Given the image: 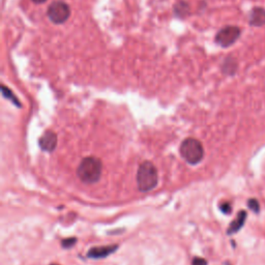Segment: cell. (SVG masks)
I'll return each instance as SVG.
<instances>
[{
    "label": "cell",
    "instance_id": "cell-1",
    "mask_svg": "<svg viewBox=\"0 0 265 265\" xmlns=\"http://www.w3.org/2000/svg\"><path fill=\"white\" fill-rule=\"evenodd\" d=\"M159 174L157 167L149 161L140 164L137 171V185L139 191L146 193L153 191L158 185Z\"/></svg>",
    "mask_w": 265,
    "mask_h": 265
},
{
    "label": "cell",
    "instance_id": "cell-2",
    "mask_svg": "<svg viewBox=\"0 0 265 265\" xmlns=\"http://www.w3.org/2000/svg\"><path fill=\"white\" fill-rule=\"evenodd\" d=\"M103 164L102 161L95 157L84 158L77 168V176L79 179L87 184L95 183L102 176Z\"/></svg>",
    "mask_w": 265,
    "mask_h": 265
},
{
    "label": "cell",
    "instance_id": "cell-7",
    "mask_svg": "<svg viewBox=\"0 0 265 265\" xmlns=\"http://www.w3.org/2000/svg\"><path fill=\"white\" fill-rule=\"evenodd\" d=\"M117 249H118V245L93 247L88 251L87 257L91 258V259H102V258H105V257L113 254Z\"/></svg>",
    "mask_w": 265,
    "mask_h": 265
},
{
    "label": "cell",
    "instance_id": "cell-3",
    "mask_svg": "<svg viewBox=\"0 0 265 265\" xmlns=\"http://www.w3.org/2000/svg\"><path fill=\"white\" fill-rule=\"evenodd\" d=\"M180 155L182 159L191 165L199 164L204 158V148L202 143L195 138H186L180 145Z\"/></svg>",
    "mask_w": 265,
    "mask_h": 265
},
{
    "label": "cell",
    "instance_id": "cell-5",
    "mask_svg": "<svg viewBox=\"0 0 265 265\" xmlns=\"http://www.w3.org/2000/svg\"><path fill=\"white\" fill-rule=\"evenodd\" d=\"M240 36V29L237 26H226L215 35V43L223 48L232 46Z\"/></svg>",
    "mask_w": 265,
    "mask_h": 265
},
{
    "label": "cell",
    "instance_id": "cell-12",
    "mask_svg": "<svg viewBox=\"0 0 265 265\" xmlns=\"http://www.w3.org/2000/svg\"><path fill=\"white\" fill-rule=\"evenodd\" d=\"M248 205H249V207H250L253 211H255V212H258V211L260 210L259 203H258V201H257L256 199H250L249 202H248Z\"/></svg>",
    "mask_w": 265,
    "mask_h": 265
},
{
    "label": "cell",
    "instance_id": "cell-4",
    "mask_svg": "<svg viewBox=\"0 0 265 265\" xmlns=\"http://www.w3.org/2000/svg\"><path fill=\"white\" fill-rule=\"evenodd\" d=\"M47 15L52 23L60 25L68 20L70 9L69 6L63 2H54L49 6Z\"/></svg>",
    "mask_w": 265,
    "mask_h": 265
},
{
    "label": "cell",
    "instance_id": "cell-15",
    "mask_svg": "<svg viewBox=\"0 0 265 265\" xmlns=\"http://www.w3.org/2000/svg\"><path fill=\"white\" fill-rule=\"evenodd\" d=\"M31 2L36 5H42V4H45L47 0H31Z\"/></svg>",
    "mask_w": 265,
    "mask_h": 265
},
{
    "label": "cell",
    "instance_id": "cell-11",
    "mask_svg": "<svg viewBox=\"0 0 265 265\" xmlns=\"http://www.w3.org/2000/svg\"><path fill=\"white\" fill-rule=\"evenodd\" d=\"M77 243V238L76 237H69V238H65L61 242V246L63 249H69L71 247H74Z\"/></svg>",
    "mask_w": 265,
    "mask_h": 265
},
{
    "label": "cell",
    "instance_id": "cell-6",
    "mask_svg": "<svg viewBox=\"0 0 265 265\" xmlns=\"http://www.w3.org/2000/svg\"><path fill=\"white\" fill-rule=\"evenodd\" d=\"M39 145L42 150L47 153H52L57 145V135L53 131H46L39 140Z\"/></svg>",
    "mask_w": 265,
    "mask_h": 265
},
{
    "label": "cell",
    "instance_id": "cell-16",
    "mask_svg": "<svg viewBox=\"0 0 265 265\" xmlns=\"http://www.w3.org/2000/svg\"><path fill=\"white\" fill-rule=\"evenodd\" d=\"M51 265H59V264H55V263H53V264H51Z\"/></svg>",
    "mask_w": 265,
    "mask_h": 265
},
{
    "label": "cell",
    "instance_id": "cell-14",
    "mask_svg": "<svg viewBox=\"0 0 265 265\" xmlns=\"http://www.w3.org/2000/svg\"><path fill=\"white\" fill-rule=\"evenodd\" d=\"M192 265H207V261L201 257H195L192 260Z\"/></svg>",
    "mask_w": 265,
    "mask_h": 265
},
{
    "label": "cell",
    "instance_id": "cell-13",
    "mask_svg": "<svg viewBox=\"0 0 265 265\" xmlns=\"http://www.w3.org/2000/svg\"><path fill=\"white\" fill-rule=\"evenodd\" d=\"M220 208H221V210H222L224 213H230L231 210H232V207H231L230 203H228V202L222 203V204L220 205Z\"/></svg>",
    "mask_w": 265,
    "mask_h": 265
},
{
    "label": "cell",
    "instance_id": "cell-8",
    "mask_svg": "<svg viewBox=\"0 0 265 265\" xmlns=\"http://www.w3.org/2000/svg\"><path fill=\"white\" fill-rule=\"evenodd\" d=\"M246 219H247V212L245 210H240L238 212L236 219L230 224L227 233H228V234H234L237 231H239L242 229V227L244 226L245 222H246Z\"/></svg>",
    "mask_w": 265,
    "mask_h": 265
},
{
    "label": "cell",
    "instance_id": "cell-9",
    "mask_svg": "<svg viewBox=\"0 0 265 265\" xmlns=\"http://www.w3.org/2000/svg\"><path fill=\"white\" fill-rule=\"evenodd\" d=\"M250 24L253 26H263L265 24V10L262 8H255L251 13Z\"/></svg>",
    "mask_w": 265,
    "mask_h": 265
},
{
    "label": "cell",
    "instance_id": "cell-10",
    "mask_svg": "<svg viewBox=\"0 0 265 265\" xmlns=\"http://www.w3.org/2000/svg\"><path fill=\"white\" fill-rule=\"evenodd\" d=\"M2 89H3V94H4V97H5L6 99L10 100L14 105L18 106L19 108L21 107V103H20V101L18 100V98L13 93V91H12L10 88H8L7 86L3 85V86H2Z\"/></svg>",
    "mask_w": 265,
    "mask_h": 265
}]
</instances>
